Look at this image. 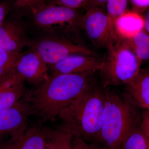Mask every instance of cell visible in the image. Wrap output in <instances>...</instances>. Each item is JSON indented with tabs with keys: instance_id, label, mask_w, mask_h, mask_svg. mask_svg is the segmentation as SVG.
I'll use <instances>...</instances> for the list:
<instances>
[{
	"instance_id": "6da1fadb",
	"label": "cell",
	"mask_w": 149,
	"mask_h": 149,
	"mask_svg": "<svg viewBox=\"0 0 149 149\" xmlns=\"http://www.w3.org/2000/svg\"><path fill=\"white\" fill-rule=\"evenodd\" d=\"M95 74H52L26 91L23 99L41 121H55L62 110L97 82Z\"/></svg>"
},
{
	"instance_id": "7a4b0ae2",
	"label": "cell",
	"mask_w": 149,
	"mask_h": 149,
	"mask_svg": "<svg viewBox=\"0 0 149 149\" xmlns=\"http://www.w3.org/2000/svg\"><path fill=\"white\" fill-rule=\"evenodd\" d=\"M105 100V87L97 81L61 111L58 118L62 125L60 127L72 137L97 145Z\"/></svg>"
},
{
	"instance_id": "3957f363",
	"label": "cell",
	"mask_w": 149,
	"mask_h": 149,
	"mask_svg": "<svg viewBox=\"0 0 149 149\" xmlns=\"http://www.w3.org/2000/svg\"><path fill=\"white\" fill-rule=\"evenodd\" d=\"M105 90V103L96 146L101 149H121L128 133L140 123L141 115L127 94L120 95L109 87Z\"/></svg>"
},
{
	"instance_id": "277c9868",
	"label": "cell",
	"mask_w": 149,
	"mask_h": 149,
	"mask_svg": "<svg viewBox=\"0 0 149 149\" xmlns=\"http://www.w3.org/2000/svg\"><path fill=\"white\" fill-rule=\"evenodd\" d=\"M98 72L104 87L127 84L137 75L142 63L124 40L107 48Z\"/></svg>"
},
{
	"instance_id": "5b68a950",
	"label": "cell",
	"mask_w": 149,
	"mask_h": 149,
	"mask_svg": "<svg viewBox=\"0 0 149 149\" xmlns=\"http://www.w3.org/2000/svg\"><path fill=\"white\" fill-rule=\"evenodd\" d=\"M28 48L37 52L47 65L72 55L97 56L82 43L77 32H38L30 39Z\"/></svg>"
},
{
	"instance_id": "8992f818",
	"label": "cell",
	"mask_w": 149,
	"mask_h": 149,
	"mask_svg": "<svg viewBox=\"0 0 149 149\" xmlns=\"http://www.w3.org/2000/svg\"><path fill=\"white\" fill-rule=\"evenodd\" d=\"M32 24L38 32H78L84 13L44 0H38L29 8Z\"/></svg>"
},
{
	"instance_id": "52a82bcc",
	"label": "cell",
	"mask_w": 149,
	"mask_h": 149,
	"mask_svg": "<svg viewBox=\"0 0 149 149\" xmlns=\"http://www.w3.org/2000/svg\"><path fill=\"white\" fill-rule=\"evenodd\" d=\"M84 13L81 29L97 47H107L119 40L112 20L105 9L95 8L88 9Z\"/></svg>"
},
{
	"instance_id": "ba28073f",
	"label": "cell",
	"mask_w": 149,
	"mask_h": 149,
	"mask_svg": "<svg viewBox=\"0 0 149 149\" xmlns=\"http://www.w3.org/2000/svg\"><path fill=\"white\" fill-rule=\"evenodd\" d=\"M47 65L37 52L29 48L21 53L8 77L27 81L35 86L40 85L49 77Z\"/></svg>"
},
{
	"instance_id": "9c48e42d",
	"label": "cell",
	"mask_w": 149,
	"mask_h": 149,
	"mask_svg": "<svg viewBox=\"0 0 149 149\" xmlns=\"http://www.w3.org/2000/svg\"><path fill=\"white\" fill-rule=\"evenodd\" d=\"M31 115L30 105L23 99L10 108L0 111V142L7 134L13 136L24 133Z\"/></svg>"
},
{
	"instance_id": "30bf717a",
	"label": "cell",
	"mask_w": 149,
	"mask_h": 149,
	"mask_svg": "<svg viewBox=\"0 0 149 149\" xmlns=\"http://www.w3.org/2000/svg\"><path fill=\"white\" fill-rule=\"evenodd\" d=\"M30 39L26 26L15 19L5 20L0 25V49L12 53H21L29 47Z\"/></svg>"
},
{
	"instance_id": "8fae6325",
	"label": "cell",
	"mask_w": 149,
	"mask_h": 149,
	"mask_svg": "<svg viewBox=\"0 0 149 149\" xmlns=\"http://www.w3.org/2000/svg\"><path fill=\"white\" fill-rule=\"evenodd\" d=\"M102 63L97 55L74 54L49 66L52 74H83L98 72Z\"/></svg>"
},
{
	"instance_id": "7c38bea8",
	"label": "cell",
	"mask_w": 149,
	"mask_h": 149,
	"mask_svg": "<svg viewBox=\"0 0 149 149\" xmlns=\"http://www.w3.org/2000/svg\"><path fill=\"white\" fill-rule=\"evenodd\" d=\"M10 137L6 143H3L4 149H45L46 134L44 128L39 126L33 125L24 133Z\"/></svg>"
},
{
	"instance_id": "4fadbf2b",
	"label": "cell",
	"mask_w": 149,
	"mask_h": 149,
	"mask_svg": "<svg viewBox=\"0 0 149 149\" xmlns=\"http://www.w3.org/2000/svg\"><path fill=\"white\" fill-rule=\"evenodd\" d=\"M126 85L127 94L131 100L137 107L149 111V68L140 69Z\"/></svg>"
},
{
	"instance_id": "5bb4252c",
	"label": "cell",
	"mask_w": 149,
	"mask_h": 149,
	"mask_svg": "<svg viewBox=\"0 0 149 149\" xmlns=\"http://www.w3.org/2000/svg\"><path fill=\"white\" fill-rule=\"evenodd\" d=\"M115 31L122 40L130 39L143 29V18L140 14L133 11L126 12L113 21Z\"/></svg>"
},
{
	"instance_id": "9a60e30c",
	"label": "cell",
	"mask_w": 149,
	"mask_h": 149,
	"mask_svg": "<svg viewBox=\"0 0 149 149\" xmlns=\"http://www.w3.org/2000/svg\"><path fill=\"white\" fill-rule=\"evenodd\" d=\"M26 91L24 82L8 77L0 84V111L13 107Z\"/></svg>"
},
{
	"instance_id": "2e32d148",
	"label": "cell",
	"mask_w": 149,
	"mask_h": 149,
	"mask_svg": "<svg viewBox=\"0 0 149 149\" xmlns=\"http://www.w3.org/2000/svg\"><path fill=\"white\" fill-rule=\"evenodd\" d=\"M142 63L149 60V34L144 29L130 39L124 40Z\"/></svg>"
},
{
	"instance_id": "e0dca14e",
	"label": "cell",
	"mask_w": 149,
	"mask_h": 149,
	"mask_svg": "<svg viewBox=\"0 0 149 149\" xmlns=\"http://www.w3.org/2000/svg\"><path fill=\"white\" fill-rule=\"evenodd\" d=\"M121 149H149V139L141 129L140 123L128 133Z\"/></svg>"
},
{
	"instance_id": "ac0fdd59",
	"label": "cell",
	"mask_w": 149,
	"mask_h": 149,
	"mask_svg": "<svg viewBox=\"0 0 149 149\" xmlns=\"http://www.w3.org/2000/svg\"><path fill=\"white\" fill-rule=\"evenodd\" d=\"M44 130L46 135L55 146L56 149H73L72 136L60 127L57 129L45 127Z\"/></svg>"
},
{
	"instance_id": "d6986e66",
	"label": "cell",
	"mask_w": 149,
	"mask_h": 149,
	"mask_svg": "<svg viewBox=\"0 0 149 149\" xmlns=\"http://www.w3.org/2000/svg\"><path fill=\"white\" fill-rule=\"evenodd\" d=\"M21 53L9 52L0 49V84L8 77Z\"/></svg>"
},
{
	"instance_id": "ffe728a7",
	"label": "cell",
	"mask_w": 149,
	"mask_h": 149,
	"mask_svg": "<svg viewBox=\"0 0 149 149\" xmlns=\"http://www.w3.org/2000/svg\"><path fill=\"white\" fill-rule=\"evenodd\" d=\"M129 0H108L106 4L107 13L114 21L127 11Z\"/></svg>"
},
{
	"instance_id": "44dd1931",
	"label": "cell",
	"mask_w": 149,
	"mask_h": 149,
	"mask_svg": "<svg viewBox=\"0 0 149 149\" xmlns=\"http://www.w3.org/2000/svg\"><path fill=\"white\" fill-rule=\"evenodd\" d=\"M70 8L79 9L88 6V0H44Z\"/></svg>"
},
{
	"instance_id": "7402d4cb",
	"label": "cell",
	"mask_w": 149,
	"mask_h": 149,
	"mask_svg": "<svg viewBox=\"0 0 149 149\" xmlns=\"http://www.w3.org/2000/svg\"><path fill=\"white\" fill-rule=\"evenodd\" d=\"M72 143L73 149H101L98 146L77 137H72Z\"/></svg>"
},
{
	"instance_id": "603a6c76",
	"label": "cell",
	"mask_w": 149,
	"mask_h": 149,
	"mask_svg": "<svg viewBox=\"0 0 149 149\" xmlns=\"http://www.w3.org/2000/svg\"><path fill=\"white\" fill-rule=\"evenodd\" d=\"M132 11L140 14L149 8V0H129Z\"/></svg>"
},
{
	"instance_id": "cb8c5ba5",
	"label": "cell",
	"mask_w": 149,
	"mask_h": 149,
	"mask_svg": "<svg viewBox=\"0 0 149 149\" xmlns=\"http://www.w3.org/2000/svg\"><path fill=\"white\" fill-rule=\"evenodd\" d=\"M140 127L149 139V111L147 110L141 115Z\"/></svg>"
},
{
	"instance_id": "d4e9b609",
	"label": "cell",
	"mask_w": 149,
	"mask_h": 149,
	"mask_svg": "<svg viewBox=\"0 0 149 149\" xmlns=\"http://www.w3.org/2000/svg\"><path fill=\"white\" fill-rule=\"evenodd\" d=\"M10 3L8 1H0V25L6 19L10 9Z\"/></svg>"
},
{
	"instance_id": "484cf974",
	"label": "cell",
	"mask_w": 149,
	"mask_h": 149,
	"mask_svg": "<svg viewBox=\"0 0 149 149\" xmlns=\"http://www.w3.org/2000/svg\"><path fill=\"white\" fill-rule=\"evenodd\" d=\"M38 0H13L14 4L19 9H28Z\"/></svg>"
},
{
	"instance_id": "4316f807",
	"label": "cell",
	"mask_w": 149,
	"mask_h": 149,
	"mask_svg": "<svg viewBox=\"0 0 149 149\" xmlns=\"http://www.w3.org/2000/svg\"><path fill=\"white\" fill-rule=\"evenodd\" d=\"M108 0H88V6L86 10L88 9L98 8L104 9Z\"/></svg>"
},
{
	"instance_id": "83f0119b",
	"label": "cell",
	"mask_w": 149,
	"mask_h": 149,
	"mask_svg": "<svg viewBox=\"0 0 149 149\" xmlns=\"http://www.w3.org/2000/svg\"><path fill=\"white\" fill-rule=\"evenodd\" d=\"M145 12L143 16H142L143 18L144 21V26L143 29L147 33L149 34V8Z\"/></svg>"
},
{
	"instance_id": "f1b7e54d",
	"label": "cell",
	"mask_w": 149,
	"mask_h": 149,
	"mask_svg": "<svg viewBox=\"0 0 149 149\" xmlns=\"http://www.w3.org/2000/svg\"><path fill=\"white\" fill-rule=\"evenodd\" d=\"M46 141L45 145V149H56L55 146H54L53 142L51 141L50 139L48 138L47 136L46 135Z\"/></svg>"
},
{
	"instance_id": "f546056e",
	"label": "cell",
	"mask_w": 149,
	"mask_h": 149,
	"mask_svg": "<svg viewBox=\"0 0 149 149\" xmlns=\"http://www.w3.org/2000/svg\"><path fill=\"white\" fill-rule=\"evenodd\" d=\"M2 142L3 141L0 142V149H3V148L2 146Z\"/></svg>"
},
{
	"instance_id": "4dcf8cb0",
	"label": "cell",
	"mask_w": 149,
	"mask_h": 149,
	"mask_svg": "<svg viewBox=\"0 0 149 149\" xmlns=\"http://www.w3.org/2000/svg\"></svg>"
}]
</instances>
